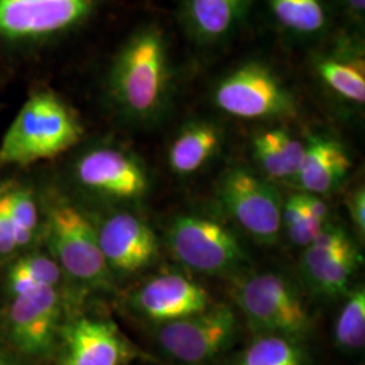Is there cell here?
<instances>
[{
  "label": "cell",
  "instance_id": "obj_1",
  "mask_svg": "<svg viewBox=\"0 0 365 365\" xmlns=\"http://www.w3.org/2000/svg\"><path fill=\"white\" fill-rule=\"evenodd\" d=\"M81 125L63 101L51 92L33 93L6 131L0 167H25L57 157L78 144Z\"/></svg>",
  "mask_w": 365,
  "mask_h": 365
},
{
  "label": "cell",
  "instance_id": "obj_2",
  "mask_svg": "<svg viewBox=\"0 0 365 365\" xmlns=\"http://www.w3.org/2000/svg\"><path fill=\"white\" fill-rule=\"evenodd\" d=\"M42 214L48 253L64 274L86 287H108L111 274L99 247L96 225L60 194L46 196Z\"/></svg>",
  "mask_w": 365,
  "mask_h": 365
},
{
  "label": "cell",
  "instance_id": "obj_3",
  "mask_svg": "<svg viewBox=\"0 0 365 365\" xmlns=\"http://www.w3.org/2000/svg\"><path fill=\"white\" fill-rule=\"evenodd\" d=\"M168 87L167 53L155 31L135 36L125 46L113 73V93L119 107L131 118L156 115Z\"/></svg>",
  "mask_w": 365,
  "mask_h": 365
},
{
  "label": "cell",
  "instance_id": "obj_4",
  "mask_svg": "<svg viewBox=\"0 0 365 365\" xmlns=\"http://www.w3.org/2000/svg\"><path fill=\"white\" fill-rule=\"evenodd\" d=\"M235 300L250 327L261 336L299 339L312 329V318L298 291L276 274L249 276L235 289Z\"/></svg>",
  "mask_w": 365,
  "mask_h": 365
},
{
  "label": "cell",
  "instance_id": "obj_5",
  "mask_svg": "<svg viewBox=\"0 0 365 365\" xmlns=\"http://www.w3.org/2000/svg\"><path fill=\"white\" fill-rule=\"evenodd\" d=\"M167 241L178 260L200 274H230L245 262V252L235 233L206 217H176L168 226Z\"/></svg>",
  "mask_w": 365,
  "mask_h": 365
},
{
  "label": "cell",
  "instance_id": "obj_6",
  "mask_svg": "<svg viewBox=\"0 0 365 365\" xmlns=\"http://www.w3.org/2000/svg\"><path fill=\"white\" fill-rule=\"evenodd\" d=\"M237 333V317L227 304H211L200 313L168 324L157 331L160 346L188 365L209 363L227 349Z\"/></svg>",
  "mask_w": 365,
  "mask_h": 365
},
{
  "label": "cell",
  "instance_id": "obj_7",
  "mask_svg": "<svg viewBox=\"0 0 365 365\" xmlns=\"http://www.w3.org/2000/svg\"><path fill=\"white\" fill-rule=\"evenodd\" d=\"M218 199L223 210L250 237L274 244L283 222V202L271 184L244 168L230 170L222 178Z\"/></svg>",
  "mask_w": 365,
  "mask_h": 365
},
{
  "label": "cell",
  "instance_id": "obj_8",
  "mask_svg": "<svg viewBox=\"0 0 365 365\" xmlns=\"http://www.w3.org/2000/svg\"><path fill=\"white\" fill-rule=\"evenodd\" d=\"M222 111L245 119L280 117L294 111V103L280 81L262 66L248 64L225 78L215 91Z\"/></svg>",
  "mask_w": 365,
  "mask_h": 365
},
{
  "label": "cell",
  "instance_id": "obj_9",
  "mask_svg": "<svg viewBox=\"0 0 365 365\" xmlns=\"http://www.w3.org/2000/svg\"><path fill=\"white\" fill-rule=\"evenodd\" d=\"M75 178L84 191L108 202H134L149 188L140 161L114 148H96L80 157Z\"/></svg>",
  "mask_w": 365,
  "mask_h": 365
},
{
  "label": "cell",
  "instance_id": "obj_10",
  "mask_svg": "<svg viewBox=\"0 0 365 365\" xmlns=\"http://www.w3.org/2000/svg\"><path fill=\"white\" fill-rule=\"evenodd\" d=\"M10 298L6 324L11 342L30 356L46 354L52 349L61 318L58 288L41 286Z\"/></svg>",
  "mask_w": 365,
  "mask_h": 365
},
{
  "label": "cell",
  "instance_id": "obj_11",
  "mask_svg": "<svg viewBox=\"0 0 365 365\" xmlns=\"http://www.w3.org/2000/svg\"><path fill=\"white\" fill-rule=\"evenodd\" d=\"M360 262L349 235L327 223L302 256V271L312 287L327 297L344 294Z\"/></svg>",
  "mask_w": 365,
  "mask_h": 365
},
{
  "label": "cell",
  "instance_id": "obj_12",
  "mask_svg": "<svg viewBox=\"0 0 365 365\" xmlns=\"http://www.w3.org/2000/svg\"><path fill=\"white\" fill-rule=\"evenodd\" d=\"M98 241L110 274H137L156 260L158 241L150 226L137 215L119 211L96 226Z\"/></svg>",
  "mask_w": 365,
  "mask_h": 365
},
{
  "label": "cell",
  "instance_id": "obj_13",
  "mask_svg": "<svg viewBox=\"0 0 365 365\" xmlns=\"http://www.w3.org/2000/svg\"><path fill=\"white\" fill-rule=\"evenodd\" d=\"M90 0H0V39L37 38L78 24Z\"/></svg>",
  "mask_w": 365,
  "mask_h": 365
},
{
  "label": "cell",
  "instance_id": "obj_14",
  "mask_svg": "<svg viewBox=\"0 0 365 365\" xmlns=\"http://www.w3.org/2000/svg\"><path fill=\"white\" fill-rule=\"evenodd\" d=\"M130 303L146 319L161 325L206 310L211 299L209 292L192 280L165 274L148 280L131 295Z\"/></svg>",
  "mask_w": 365,
  "mask_h": 365
},
{
  "label": "cell",
  "instance_id": "obj_15",
  "mask_svg": "<svg viewBox=\"0 0 365 365\" xmlns=\"http://www.w3.org/2000/svg\"><path fill=\"white\" fill-rule=\"evenodd\" d=\"M131 346L114 324L96 318H78L64 333L63 365H126Z\"/></svg>",
  "mask_w": 365,
  "mask_h": 365
},
{
  "label": "cell",
  "instance_id": "obj_16",
  "mask_svg": "<svg viewBox=\"0 0 365 365\" xmlns=\"http://www.w3.org/2000/svg\"><path fill=\"white\" fill-rule=\"evenodd\" d=\"M351 168V160L339 141L315 135L304 145L297 180L306 194L321 195L334 190Z\"/></svg>",
  "mask_w": 365,
  "mask_h": 365
},
{
  "label": "cell",
  "instance_id": "obj_17",
  "mask_svg": "<svg viewBox=\"0 0 365 365\" xmlns=\"http://www.w3.org/2000/svg\"><path fill=\"white\" fill-rule=\"evenodd\" d=\"M253 153L274 179H297L302 165L304 145L284 129L262 131L253 140Z\"/></svg>",
  "mask_w": 365,
  "mask_h": 365
},
{
  "label": "cell",
  "instance_id": "obj_18",
  "mask_svg": "<svg viewBox=\"0 0 365 365\" xmlns=\"http://www.w3.org/2000/svg\"><path fill=\"white\" fill-rule=\"evenodd\" d=\"M221 144L220 131L209 123L184 128L170 145V165L178 175H191L215 155Z\"/></svg>",
  "mask_w": 365,
  "mask_h": 365
},
{
  "label": "cell",
  "instance_id": "obj_19",
  "mask_svg": "<svg viewBox=\"0 0 365 365\" xmlns=\"http://www.w3.org/2000/svg\"><path fill=\"white\" fill-rule=\"evenodd\" d=\"M306 361L299 339L265 334L252 342L235 365H306Z\"/></svg>",
  "mask_w": 365,
  "mask_h": 365
},
{
  "label": "cell",
  "instance_id": "obj_20",
  "mask_svg": "<svg viewBox=\"0 0 365 365\" xmlns=\"http://www.w3.org/2000/svg\"><path fill=\"white\" fill-rule=\"evenodd\" d=\"M6 205L18 250L27 248L39 230L41 212L36 196L30 188L14 184L6 192Z\"/></svg>",
  "mask_w": 365,
  "mask_h": 365
},
{
  "label": "cell",
  "instance_id": "obj_21",
  "mask_svg": "<svg viewBox=\"0 0 365 365\" xmlns=\"http://www.w3.org/2000/svg\"><path fill=\"white\" fill-rule=\"evenodd\" d=\"M334 337L339 348L354 352L364 348L365 289H353L339 315Z\"/></svg>",
  "mask_w": 365,
  "mask_h": 365
},
{
  "label": "cell",
  "instance_id": "obj_22",
  "mask_svg": "<svg viewBox=\"0 0 365 365\" xmlns=\"http://www.w3.org/2000/svg\"><path fill=\"white\" fill-rule=\"evenodd\" d=\"M242 0H191L196 27L209 37L225 34L238 16Z\"/></svg>",
  "mask_w": 365,
  "mask_h": 365
},
{
  "label": "cell",
  "instance_id": "obj_23",
  "mask_svg": "<svg viewBox=\"0 0 365 365\" xmlns=\"http://www.w3.org/2000/svg\"><path fill=\"white\" fill-rule=\"evenodd\" d=\"M274 16L288 29L314 33L325 24L321 0H271Z\"/></svg>",
  "mask_w": 365,
  "mask_h": 365
},
{
  "label": "cell",
  "instance_id": "obj_24",
  "mask_svg": "<svg viewBox=\"0 0 365 365\" xmlns=\"http://www.w3.org/2000/svg\"><path fill=\"white\" fill-rule=\"evenodd\" d=\"M321 78L327 86L356 103L365 102L364 72L357 66L334 60H325L318 66Z\"/></svg>",
  "mask_w": 365,
  "mask_h": 365
},
{
  "label": "cell",
  "instance_id": "obj_25",
  "mask_svg": "<svg viewBox=\"0 0 365 365\" xmlns=\"http://www.w3.org/2000/svg\"><path fill=\"white\" fill-rule=\"evenodd\" d=\"M7 276L26 277L39 286L58 288L64 272L48 252H31L15 261Z\"/></svg>",
  "mask_w": 365,
  "mask_h": 365
},
{
  "label": "cell",
  "instance_id": "obj_26",
  "mask_svg": "<svg viewBox=\"0 0 365 365\" xmlns=\"http://www.w3.org/2000/svg\"><path fill=\"white\" fill-rule=\"evenodd\" d=\"M303 195V194H302ZM325 222L319 221L315 218L310 210L306 205L304 195H303V212L299 217L298 221L294 222L291 226L286 227L287 229L288 237L289 240L300 247H307L314 241V238L319 235L322 227L325 226Z\"/></svg>",
  "mask_w": 365,
  "mask_h": 365
},
{
  "label": "cell",
  "instance_id": "obj_27",
  "mask_svg": "<svg viewBox=\"0 0 365 365\" xmlns=\"http://www.w3.org/2000/svg\"><path fill=\"white\" fill-rule=\"evenodd\" d=\"M6 192L0 195V257H10L16 252H19L15 242L13 226L7 212Z\"/></svg>",
  "mask_w": 365,
  "mask_h": 365
},
{
  "label": "cell",
  "instance_id": "obj_28",
  "mask_svg": "<svg viewBox=\"0 0 365 365\" xmlns=\"http://www.w3.org/2000/svg\"><path fill=\"white\" fill-rule=\"evenodd\" d=\"M348 209L351 212L353 223L357 229L359 233L364 235L365 233V191L364 187L357 188L356 191H353L349 196V202H348Z\"/></svg>",
  "mask_w": 365,
  "mask_h": 365
},
{
  "label": "cell",
  "instance_id": "obj_29",
  "mask_svg": "<svg viewBox=\"0 0 365 365\" xmlns=\"http://www.w3.org/2000/svg\"><path fill=\"white\" fill-rule=\"evenodd\" d=\"M351 3V6L354 7L356 10H360L363 11L365 9V0H348Z\"/></svg>",
  "mask_w": 365,
  "mask_h": 365
},
{
  "label": "cell",
  "instance_id": "obj_30",
  "mask_svg": "<svg viewBox=\"0 0 365 365\" xmlns=\"http://www.w3.org/2000/svg\"><path fill=\"white\" fill-rule=\"evenodd\" d=\"M13 182H0V195L13 187Z\"/></svg>",
  "mask_w": 365,
  "mask_h": 365
},
{
  "label": "cell",
  "instance_id": "obj_31",
  "mask_svg": "<svg viewBox=\"0 0 365 365\" xmlns=\"http://www.w3.org/2000/svg\"><path fill=\"white\" fill-rule=\"evenodd\" d=\"M0 365H15L13 361H10L6 356H3V354H0Z\"/></svg>",
  "mask_w": 365,
  "mask_h": 365
}]
</instances>
